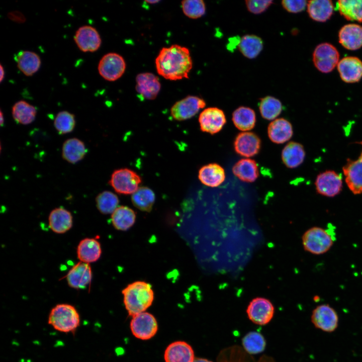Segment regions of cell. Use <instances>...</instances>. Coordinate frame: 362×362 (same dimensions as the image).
<instances>
[{"label": "cell", "mask_w": 362, "mask_h": 362, "mask_svg": "<svg viewBox=\"0 0 362 362\" xmlns=\"http://www.w3.org/2000/svg\"><path fill=\"white\" fill-rule=\"evenodd\" d=\"M315 184L317 192L328 197L338 195L342 188L341 176L333 170H327L319 174Z\"/></svg>", "instance_id": "obj_12"}, {"label": "cell", "mask_w": 362, "mask_h": 362, "mask_svg": "<svg viewBox=\"0 0 362 362\" xmlns=\"http://www.w3.org/2000/svg\"><path fill=\"white\" fill-rule=\"evenodd\" d=\"M305 151L303 146L296 142H289L282 152V159L285 165L288 168L298 167L303 162Z\"/></svg>", "instance_id": "obj_29"}, {"label": "cell", "mask_w": 362, "mask_h": 362, "mask_svg": "<svg viewBox=\"0 0 362 362\" xmlns=\"http://www.w3.org/2000/svg\"><path fill=\"white\" fill-rule=\"evenodd\" d=\"M66 277L70 287L76 289H83L91 282V267L89 263L80 261L70 269Z\"/></svg>", "instance_id": "obj_19"}, {"label": "cell", "mask_w": 362, "mask_h": 362, "mask_svg": "<svg viewBox=\"0 0 362 362\" xmlns=\"http://www.w3.org/2000/svg\"><path fill=\"white\" fill-rule=\"evenodd\" d=\"M109 183L117 193L132 195L139 188L141 178L134 171L123 168L114 170Z\"/></svg>", "instance_id": "obj_5"}, {"label": "cell", "mask_w": 362, "mask_h": 362, "mask_svg": "<svg viewBox=\"0 0 362 362\" xmlns=\"http://www.w3.org/2000/svg\"><path fill=\"white\" fill-rule=\"evenodd\" d=\"M96 201L98 209L104 214H112L118 207L119 202L117 196L108 191L100 193L97 196Z\"/></svg>", "instance_id": "obj_39"}, {"label": "cell", "mask_w": 362, "mask_h": 362, "mask_svg": "<svg viewBox=\"0 0 362 362\" xmlns=\"http://www.w3.org/2000/svg\"><path fill=\"white\" fill-rule=\"evenodd\" d=\"M19 70L27 76H32L39 69L41 60L38 54L30 51H20L14 56Z\"/></svg>", "instance_id": "obj_25"}, {"label": "cell", "mask_w": 362, "mask_h": 362, "mask_svg": "<svg viewBox=\"0 0 362 362\" xmlns=\"http://www.w3.org/2000/svg\"><path fill=\"white\" fill-rule=\"evenodd\" d=\"M333 237L330 230L313 227L303 235L302 243L306 251L314 254H322L331 248L334 240Z\"/></svg>", "instance_id": "obj_4"}, {"label": "cell", "mask_w": 362, "mask_h": 362, "mask_svg": "<svg viewBox=\"0 0 362 362\" xmlns=\"http://www.w3.org/2000/svg\"><path fill=\"white\" fill-rule=\"evenodd\" d=\"M0 69H1L0 81L2 82V81L3 80V79L4 78L5 71H4V68L2 64H1Z\"/></svg>", "instance_id": "obj_45"}, {"label": "cell", "mask_w": 362, "mask_h": 362, "mask_svg": "<svg viewBox=\"0 0 362 362\" xmlns=\"http://www.w3.org/2000/svg\"><path fill=\"white\" fill-rule=\"evenodd\" d=\"M145 2L148 3L152 4L157 3L159 2V1H146Z\"/></svg>", "instance_id": "obj_48"}, {"label": "cell", "mask_w": 362, "mask_h": 362, "mask_svg": "<svg viewBox=\"0 0 362 362\" xmlns=\"http://www.w3.org/2000/svg\"><path fill=\"white\" fill-rule=\"evenodd\" d=\"M101 253V244L94 238H86L81 240L77 248L78 258L80 261L86 263L97 261Z\"/></svg>", "instance_id": "obj_24"}, {"label": "cell", "mask_w": 362, "mask_h": 362, "mask_svg": "<svg viewBox=\"0 0 362 362\" xmlns=\"http://www.w3.org/2000/svg\"><path fill=\"white\" fill-rule=\"evenodd\" d=\"M49 225L56 233H63L72 225V216L69 211L62 207L53 209L49 216Z\"/></svg>", "instance_id": "obj_26"}, {"label": "cell", "mask_w": 362, "mask_h": 362, "mask_svg": "<svg viewBox=\"0 0 362 362\" xmlns=\"http://www.w3.org/2000/svg\"><path fill=\"white\" fill-rule=\"evenodd\" d=\"M238 48L243 56L249 59H253L261 51L263 41L257 36L246 35L240 39Z\"/></svg>", "instance_id": "obj_34"}, {"label": "cell", "mask_w": 362, "mask_h": 362, "mask_svg": "<svg viewBox=\"0 0 362 362\" xmlns=\"http://www.w3.org/2000/svg\"><path fill=\"white\" fill-rule=\"evenodd\" d=\"M339 53L336 48L329 43L317 45L313 53V61L316 68L323 73H328L337 65Z\"/></svg>", "instance_id": "obj_6"}, {"label": "cell", "mask_w": 362, "mask_h": 362, "mask_svg": "<svg viewBox=\"0 0 362 362\" xmlns=\"http://www.w3.org/2000/svg\"><path fill=\"white\" fill-rule=\"evenodd\" d=\"M307 12L313 20L326 22L330 19L333 12V5L329 0H312L307 3Z\"/></svg>", "instance_id": "obj_28"}, {"label": "cell", "mask_w": 362, "mask_h": 362, "mask_svg": "<svg viewBox=\"0 0 362 362\" xmlns=\"http://www.w3.org/2000/svg\"><path fill=\"white\" fill-rule=\"evenodd\" d=\"M130 328L133 334L142 340L153 337L158 329L157 322L153 315L148 312H142L132 317Z\"/></svg>", "instance_id": "obj_11"}, {"label": "cell", "mask_w": 362, "mask_h": 362, "mask_svg": "<svg viewBox=\"0 0 362 362\" xmlns=\"http://www.w3.org/2000/svg\"><path fill=\"white\" fill-rule=\"evenodd\" d=\"M48 324L64 333H74L80 325V316L76 309L68 304L54 307L48 316Z\"/></svg>", "instance_id": "obj_3"}, {"label": "cell", "mask_w": 362, "mask_h": 362, "mask_svg": "<svg viewBox=\"0 0 362 362\" xmlns=\"http://www.w3.org/2000/svg\"><path fill=\"white\" fill-rule=\"evenodd\" d=\"M291 124L284 118L277 119L269 124L267 134L270 140L277 144H282L288 141L293 135Z\"/></svg>", "instance_id": "obj_23"}, {"label": "cell", "mask_w": 362, "mask_h": 362, "mask_svg": "<svg viewBox=\"0 0 362 362\" xmlns=\"http://www.w3.org/2000/svg\"><path fill=\"white\" fill-rule=\"evenodd\" d=\"M273 3V2L270 0H248L245 1L247 10L254 14H259L264 12Z\"/></svg>", "instance_id": "obj_42"}, {"label": "cell", "mask_w": 362, "mask_h": 362, "mask_svg": "<svg viewBox=\"0 0 362 362\" xmlns=\"http://www.w3.org/2000/svg\"><path fill=\"white\" fill-rule=\"evenodd\" d=\"M311 320L316 328L326 332L334 331L338 325L337 313L328 304H321L314 308Z\"/></svg>", "instance_id": "obj_9"}, {"label": "cell", "mask_w": 362, "mask_h": 362, "mask_svg": "<svg viewBox=\"0 0 362 362\" xmlns=\"http://www.w3.org/2000/svg\"><path fill=\"white\" fill-rule=\"evenodd\" d=\"M198 178L204 185L217 187L223 183L225 178L224 168L215 163L202 166L199 171Z\"/></svg>", "instance_id": "obj_22"}, {"label": "cell", "mask_w": 362, "mask_h": 362, "mask_svg": "<svg viewBox=\"0 0 362 362\" xmlns=\"http://www.w3.org/2000/svg\"><path fill=\"white\" fill-rule=\"evenodd\" d=\"M240 40V39L238 37H235L230 39V41H229L228 49L230 50L235 48L237 45H239Z\"/></svg>", "instance_id": "obj_44"}, {"label": "cell", "mask_w": 362, "mask_h": 362, "mask_svg": "<svg viewBox=\"0 0 362 362\" xmlns=\"http://www.w3.org/2000/svg\"><path fill=\"white\" fill-rule=\"evenodd\" d=\"M232 119L237 129L246 131L254 128L256 122V116L252 109L241 106L233 112Z\"/></svg>", "instance_id": "obj_32"}, {"label": "cell", "mask_w": 362, "mask_h": 362, "mask_svg": "<svg viewBox=\"0 0 362 362\" xmlns=\"http://www.w3.org/2000/svg\"><path fill=\"white\" fill-rule=\"evenodd\" d=\"M337 7L341 15L346 20L362 22V0H340Z\"/></svg>", "instance_id": "obj_35"}, {"label": "cell", "mask_w": 362, "mask_h": 362, "mask_svg": "<svg viewBox=\"0 0 362 362\" xmlns=\"http://www.w3.org/2000/svg\"><path fill=\"white\" fill-rule=\"evenodd\" d=\"M164 358L165 362H193L194 352L192 346L186 342L177 341L166 347Z\"/></svg>", "instance_id": "obj_21"}, {"label": "cell", "mask_w": 362, "mask_h": 362, "mask_svg": "<svg viewBox=\"0 0 362 362\" xmlns=\"http://www.w3.org/2000/svg\"><path fill=\"white\" fill-rule=\"evenodd\" d=\"M338 40L345 49L355 50L362 47V26L356 24L343 26L338 33Z\"/></svg>", "instance_id": "obj_20"}, {"label": "cell", "mask_w": 362, "mask_h": 362, "mask_svg": "<svg viewBox=\"0 0 362 362\" xmlns=\"http://www.w3.org/2000/svg\"><path fill=\"white\" fill-rule=\"evenodd\" d=\"M259 109L264 119L273 120L281 114L283 106L278 99L272 96H266L261 99Z\"/></svg>", "instance_id": "obj_37"}, {"label": "cell", "mask_w": 362, "mask_h": 362, "mask_svg": "<svg viewBox=\"0 0 362 362\" xmlns=\"http://www.w3.org/2000/svg\"><path fill=\"white\" fill-rule=\"evenodd\" d=\"M308 2L304 0H284L282 2L283 7L288 12L297 13L304 11Z\"/></svg>", "instance_id": "obj_43"}, {"label": "cell", "mask_w": 362, "mask_h": 362, "mask_svg": "<svg viewBox=\"0 0 362 362\" xmlns=\"http://www.w3.org/2000/svg\"><path fill=\"white\" fill-rule=\"evenodd\" d=\"M155 200L154 192L146 187H139L131 197L133 205L140 210L145 212L152 210Z\"/></svg>", "instance_id": "obj_36"}, {"label": "cell", "mask_w": 362, "mask_h": 362, "mask_svg": "<svg viewBox=\"0 0 362 362\" xmlns=\"http://www.w3.org/2000/svg\"><path fill=\"white\" fill-rule=\"evenodd\" d=\"M126 69L123 57L118 53L111 52L105 54L100 60L98 71L105 79L113 81L120 78Z\"/></svg>", "instance_id": "obj_7"}, {"label": "cell", "mask_w": 362, "mask_h": 362, "mask_svg": "<svg viewBox=\"0 0 362 362\" xmlns=\"http://www.w3.org/2000/svg\"><path fill=\"white\" fill-rule=\"evenodd\" d=\"M244 350L249 354H257L264 351L266 346L265 340L262 334L250 331L242 339Z\"/></svg>", "instance_id": "obj_38"}, {"label": "cell", "mask_w": 362, "mask_h": 362, "mask_svg": "<svg viewBox=\"0 0 362 362\" xmlns=\"http://www.w3.org/2000/svg\"><path fill=\"white\" fill-rule=\"evenodd\" d=\"M337 69L341 79L346 83L358 82L362 77V61L354 56H347L339 60Z\"/></svg>", "instance_id": "obj_17"}, {"label": "cell", "mask_w": 362, "mask_h": 362, "mask_svg": "<svg viewBox=\"0 0 362 362\" xmlns=\"http://www.w3.org/2000/svg\"><path fill=\"white\" fill-rule=\"evenodd\" d=\"M136 90L147 100H154L157 96L161 84L158 77L150 72L138 74L136 78Z\"/></svg>", "instance_id": "obj_18"}, {"label": "cell", "mask_w": 362, "mask_h": 362, "mask_svg": "<svg viewBox=\"0 0 362 362\" xmlns=\"http://www.w3.org/2000/svg\"><path fill=\"white\" fill-rule=\"evenodd\" d=\"M122 293L125 308L132 317L145 312L154 300L151 286L144 281H135L128 285Z\"/></svg>", "instance_id": "obj_2"}, {"label": "cell", "mask_w": 362, "mask_h": 362, "mask_svg": "<svg viewBox=\"0 0 362 362\" xmlns=\"http://www.w3.org/2000/svg\"><path fill=\"white\" fill-rule=\"evenodd\" d=\"M155 66L160 75L177 80L189 77L193 62L187 47L174 44L161 49L156 58Z\"/></svg>", "instance_id": "obj_1"}, {"label": "cell", "mask_w": 362, "mask_h": 362, "mask_svg": "<svg viewBox=\"0 0 362 362\" xmlns=\"http://www.w3.org/2000/svg\"><path fill=\"white\" fill-rule=\"evenodd\" d=\"M193 362H212L209 360L202 358H196Z\"/></svg>", "instance_id": "obj_46"}, {"label": "cell", "mask_w": 362, "mask_h": 362, "mask_svg": "<svg viewBox=\"0 0 362 362\" xmlns=\"http://www.w3.org/2000/svg\"><path fill=\"white\" fill-rule=\"evenodd\" d=\"M87 152L84 143L76 138L66 140L62 145V157L70 163L74 164L82 160Z\"/></svg>", "instance_id": "obj_27"}, {"label": "cell", "mask_w": 362, "mask_h": 362, "mask_svg": "<svg viewBox=\"0 0 362 362\" xmlns=\"http://www.w3.org/2000/svg\"><path fill=\"white\" fill-rule=\"evenodd\" d=\"M54 126L60 134L72 132L75 126L74 115L65 111L59 112L54 119Z\"/></svg>", "instance_id": "obj_40"}, {"label": "cell", "mask_w": 362, "mask_h": 362, "mask_svg": "<svg viewBox=\"0 0 362 362\" xmlns=\"http://www.w3.org/2000/svg\"><path fill=\"white\" fill-rule=\"evenodd\" d=\"M74 40L78 48L84 52L99 49L102 40L98 31L90 26H83L76 31Z\"/></svg>", "instance_id": "obj_14"}, {"label": "cell", "mask_w": 362, "mask_h": 362, "mask_svg": "<svg viewBox=\"0 0 362 362\" xmlns=\"http://www.w3.org/2000/svg\"><path fill=\"white\" fill-rule=\"evenodd\" d=\"M181 3L183 13L190 18L198 19L205 13L206 6L202 0H185Z\"/></svg>", "instance_id": "obj_41"}, {"label": "cell", "mask_w": 362, "mask_h": 362, "mask_svg": "<svg viewBox=\"0 0 362 362\" xmlns=\"http://www.w3.org/2000/svg\"><path fill=\"white\" fill-rule=\"evenodd\" d=\"M342 169L349 190L354 194L362 193V151L356 160L348 159Z\"/></svg>", "instance_id": "obj_16"}, {"label": "cell", "mask_w": 362, "mask_h": 362, "mask_svg": "<svg viewBox=\"0 0 362 362\" xmlns=\"http://www.w3.org/2000/svg\"><path fill=\"white\" fill-rule=\"evenodd\" d=\"M135 220V212L127 206L118 207L111 215L113 225L117 230L121 231L130 228L134 225Z\"/></svg>", "instance_id": "obj_31"}, {"label": "cell", "mask_w": 362, "mask_h": 362, "mask_svg": "<svg viewBox=\"0 0 362 362\" xmlns=\"http://www.w3.org/2000/svg\"><path fill=\"white\" fill-rule=\"evenodd\" d=\"M261 141L254 133L244 132L239 133L234 142L235 151L244 157H252L257 154L260 149Z\"/></svg>", "instance_id": "obj_15"}, {"label": "cell", "mask_w": 362, "mask_h": 362, "mask_svg": "<svg viewBox=\"0 0 362 362\" xmlns=\"http://www.w3.org/2000/svg\"><path fill=\"white\" fill-rule=\"evenodd\" d=\"M232 171L241 180L248 183L254 182L259 175L256 162L249 158L241 159L237 161L233 166Z\"/></svg>", "instance_id": "obj_30"}, {"label": "cell", "mask_w": 362, "mask_h": 362, "mask_svg": "<svg viewBox=\"0 0 362 362\" xmlns=\"http://www.w3.org/2000/svg\"><path fill=\"white\" fill-rule=\"evenodd\" d=\"M35 107L25 101L16 103L12 108V115L14 120L19 124L28 125L32 123L36 116Z\"/></svg>", "instance_id": "obj_33"}, {"label": "cell", "mask_w": 362, "mask_h": 362, "mask_svg": "<svg viewBox=\"0 0 362 362\" xmlns=\"http://www.w3.org/2000/svg\"><path fill=\"white\" fill-rule=\"evenodd\" d=\"M199 122L201 130L214 134L219 132L226 122L224 112L216 107L204 109L200 114Z\"/></svg>", "instance_id": "obj_13"}, {"label": "cell", "mask_w": 362, "mask_h": 362, "mask_svg": "<svg viewBox=\"0 0 362 362\" xmlns=\"http://www.w3.org/2000/svg\"><path fill=\"white\" fill-rule=\"evenodd\" d=\"M247 316L253 323L265 325L272 319L275 308L272 302L268 299L256 297L253 299L246 309Z\"/></svg>", "instance_id": "obj_8"}, {"label": "cell", "mask_w": 362, "mask_h": 362, "mask_svg": "<svg viewBox=\"0 0 362 362\" xmlns=\"http://www.w3.org/2000/svg\"><path fill=\"white\" fill-rule=\"evenodd\" d=\"M206 106L205 101L197 96H188L176 102L171 108L170 114L177 121H184L194 117Z\"/></svg>", "instance_id": "obj_10"}, {"label": "cell", "mask_w": 362, "mask_h": 362, "mask_svg": "<svg viewBox=\"0 0 362 362\" xmlns=\"http://www.w3.org/2000/svg\"><path fill=\"white\" fill-rule=\"evenodd\" d=\"M0 118H1V126H3L4 123V119L3 116V114L2 111H1L0 113Z\"/></svg>", "instance_id": "obj_47"}]
</instances>
